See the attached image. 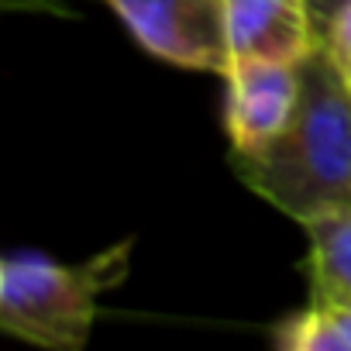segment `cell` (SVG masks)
<instances>
[{"instance_id": "8992f818", "label": "cell", "mask_w": 351, "mask_h": 351, "mask_svg": "<svg viewBox=\"0 0 351 351\" xmlns=\"http://www.w3.org/2000/svg\"><path fill=\"white\" fill-rule=\"evenodd\" d=\"M306 231V289L317 303H351V207L300 224Z\"/></svg>"}, {"instance_id": "ba28073f", "label": "cell", "mask_w": 351, "mask_h": 351, "mask_svg": "<svg viewBox=\"0 0 351 351\" xmlns=\"http://www.w3.org/2000/svg\"><path fill=\"white\" fill-rule=\"evenodd\" d=\"M320 49L327 52L330 66L351 90V0H341L320 25Z\"/></svg>"}, {"instance_id": "3957f363", "label": "cell", "mask_w": 351, "mask_h": 351, "mask_svg": "<svg viewBox=\"0 0 351 351\" xmlns=\"http://www.w3.org/2000/svg\"><path fill=\"white\" fill-rule=\"evenodd\" d=\"M131 42L155 62L228 76V0H104Z\"/></svg>"}, {"instance_id": "6da1fadb", "label": "cell", "mask_w": 351, "mask_h": 351, "mask_svg": "<svg viewBox=\"0 0 351 351\" xmlns=\"http://www.w3.org/2000/svg\"><path fill=\"white\" fill-rule=\"evenodd\" d=\"M300 80L289 128L234 169L258 200L306 224L351 207V90L320 45L300 62Z\"/></svg>"}, {"instance_id": "277c9868", "label": "cell", "mask_w": 351, "mask_h": 351, "mask_svg": "<svg viewBox=\"0 0 351 351\" xmlns=\"http://www.w3.org/2000/svg\"><path fill=\"white\" fill-rule=\"evenodd\" d=\"M224 131L234 158L265 152L293 121L300 104V66L248 59L224 76Z\"/></svg>"}, {"instance_id": "52a82bcc", "label": "cell", "mask_w": 351, "mask_h": 351, "mask_svg": "<svg viewBox=\"0 0 351 351\" xmlns=\"http://www.w3.org/2000/svg\"><path fill=\"white\" fill-rule=\"evenodd\" d=\"M279 351H351V303H317L279 317L269 330Z\"/></svg>"}, {"instance_id": "7a4b0ae2", "label": "cell", "mask_w": 351, "mask_h": 351, "mask_svg": "<svg viewBox=\"0 0 351 351\" xmlns=\"http://www.w3.org/2000/svg\"><path fill=\"white\" fill-rule=\"evenodd\" d=\"M134 241L124 238L86 262H59L42 248H14L0 262V327L45 348L80 351L100 313V296L128 279Z\"/></svg>"}, {"instance_id": "5b68a950", "label": "cell", "mask_w": 351, "mask_h": 351, "mask_svg": "<svg viewBox=\"0 0 351 351\" xmlns=\"http://www.w3.org/2000/svg\"><path fill=\"white\" fill-rule=\"evenodd\" d=\"M228 35L234 62L300 66L320 45V21L310 0H228Z\"/></svg>"}, {"instance_id": "9c48e42d", "label": "cell", "mask_w": 351, "mask_h": 351, "mask_svg": "<svg viewBox=\"0 0 351 351\" xmlns=\"http://www.w3.org/2000/svg\"><path fill=\"white\" fill-rule=\"evenodd\" d=\"M310 4H313V14H317V21L324 25V21H327V14H330L337 4H341V0H310Z\"/></svg>"}]
</instances>
